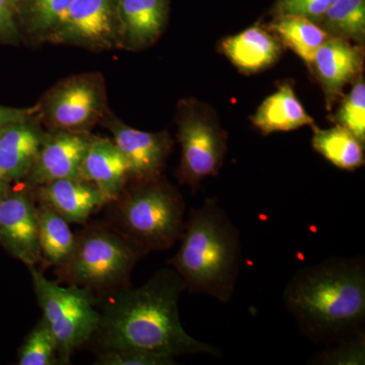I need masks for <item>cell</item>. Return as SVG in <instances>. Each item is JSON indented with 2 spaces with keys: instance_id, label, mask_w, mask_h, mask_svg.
<instances>
[{
  "instance_id": "6da1fadb",
  "label": "cell",
  "mask_w": 365,
  "mask_h": 365,
  "mask_svg": "<svg viewBox=\"0 0 365 365\" xmlns=\"http://www.w3.org/2000/svg\"><path fill=\"white\" fill-rule=\"evenodd\" d=\"M185 290L182 278L170 267L160 269L141 287L100 297L93 336L100 351L141 350L174 359L195 354L222 359L220 348L195 339L182 327L179 302Z\"/></svg>"
},
{
  "instance_id": "7a4b0ae2",
  "label": "cell",
  "mask_w": 365,
  "mask_h": 365,
  "mask_svg": "<svg viewBox=\"0 0 365 365\" xmlns=\"http://www.w3.org/2000/svg\"><path fill=\"white\" fill-rule=\"evenodd\" d=\"M282 299L299 330L316 342L335 343L364 331V260L333 257L299 269Z\"/></svg>"
},
{
  "instance_id": "3957f363",
  "label": "cell",
  "mask_w": 365,
  "mask_h": 365,
  "mask_svg": "<svg viewBox=\"0 0 365 365\" xmlns=\"http://www.w3.org/2000/svg\"><path fill=\"white\" fill-rule=\"evenodd\" d=\"M180 242L168 264L187 292L228 304L241 270V232L216 199L206 198L190 211Z\"/></svg>"
},
{
  "instance_id": "277c9868",
  "label": "cell",
  "mask_w": 365,
  "mask_h": 365,
  "mask_svg": "<svg viewBox=\"0 0 365 365\" xmlns=\"http://www.w3.org/2000/svg\"><path fill=\"white\" fill-rule=\"evenodd\" d=\"M132 182L115 201L120 232L145 255L172 248L186 223L184 198L162 176Z\"/></svg>"
},
{
  "instance_id": "5b68a950",
  "label": "cell",
  "mask_w": 365,
  "mask_h": 365,
  "mask_svg": "<svg viewBox=\"0 0 365 365\" xmlns=\"http://www.w3.org/2000/svg\"><path fill=\"white\" fill-rule=\"evenodd\" d=\"M143 256L145 254L119 230L91 225L76 237L71 258L56 272L62 282L102 297L131 287L132 271Z\"/></svg>"
},
{
  "instance_id": "8992f818",
  "label": "cell",
  "mask_w": 365,
  "mask_h": 365,
  "mask_svg": "<svg viewBox=\"0 0 365 365\" xmlns=\"http://www.w3.org/2000/svg\"><path fill=\"white\" fill-rule=\"evenodd\" d=\"M43 319L58 343L62 364H69L78 348L93 339L100 312L97 295L76 285L61 287L36 269L28 267Z\"/></svg>"
},
{
  "instance_id": "52a82bcc",
  "label": "cell",
  "mask_w": 365,
  "mask_h": 365,
  "mask_svg": "<svg viewBox=\"0 0 365 365\" xmlns=\"http://www.w3.org/2000/svg\"><path fill=\"white\" fill-rule=\"evenodd\" d=\"M177 139L181 145L178 179L195 191L204 180L216 177L227 153V134L215 113L188 98L178 107Z\"/></svg>"
},
{
  "instance_id": "ba28073f",
  "label": "cell",
  "mask_w": 365,
  "mask_h": 365,
  "mask_svg": "<svg viewBox=\"0 0 365 365\" xmlns=\"http://www.w3.org/2000/svg\"><path fill=\"white\" fill-rule=\"evenodd\" d=\"M36 107L38 122L48 130L91 133L109 112L104 76L85 72L61 79Z\"/></svg>"
},
{
  "instance_id": "9c48e42d",
  "label": "cell",
  "mask_w": 365,
  "mask_h": 365,
  "mask_svg": "<svg viewBox=\"0 0 365 365\" xmlns=\"http://www.w3.org/2000/svg\"><path fill=\"white\" fill-rule=\"evenodd\" d=\"M46 43L98 52L122 49L119 0H74Z\"/></svg>"
},
{
  "instance_id": "30bf717a",
  "label": "cell",
  "mask_w": 365,
  "mask_h": 365,
  "mask_svg": "<svg viewBox=\"0 0 365 365\" xmlns=\"http://www.w3.org/2000/svg\"><path fill=\"white\" fill-rule=\"evenodd\" d=\"M0 245L26 267L40 263L38 206L26 186L11 189L0 201Z\"/></svg>"
},
{
  "instance_id": "8fae6325",
  "label": "cell",
  "mask_w": 365,
  "mask_h": 365,
  "mask_svg": "<svg viewBox=\"0 0 365 365\" xmlns=\"http://www.w3.org/2000/svg\"><path fill=\"white\" fill-rule=\"evenodd\" d=\"M111 132L113 140L129 165L130 181H143L162 176L173 140L167 131L146 132L133 128L111 112L100 122Z\"/></svg>"
},
{
  "instance_id": "7c38bea8",
  "label": "cell",
  "mask_w": 365,
  "mask_h": 365,
  "mask_svg": "<svg viewBox=\"0 0 365 365\" xmlns=\"http://www.w3.org/2000/svg\"><path fill=\"white\" fill-rule=\"evenodd\" d=\"M93 135L91 133L49 130L44 139L30 172L25 178L29 188L67 179L81 178V168Z\"/></svg>"
},
{
  "instance_id": "4fadbf2b",
  "label": "cell",
  "mask_w": 365,
  "mask_h": 365,
  "mask_svg": "<svg viewBox=\"0 0 365 365\" xmlns=\"http://www.w3.org/2000/svg\"><path fill=\"white\" fill-rule=\"evenodd\" d=\"M364 46L331 36L314 55L311 71L324 91L327 109L343 97V91L362 74Z\"/></svg>"
},
{
  "instance_id": "5bb4252c",
  "label": "cell",
  "mask_w": 365,
  "mask_h": 365,
  "mask_svg": "<svg viewBox=\"0 0 365 365\" xmlns=\"http://www.w3.org/2000/svg\"><path fill=\"white\" fill-rule=\"evenodd\" d=\"M30 189L40 204L52 208L69 223L83 225L91 215L110 204L95 184L81 178L55 180Z\"/></svg>"
},
{
  "instance_id": "9a60e30c",
  "label": "cell",
  "mask_w": 365,
  "mask_h": 365,
  "mask_svg": "<svg viewBox=\"0 0 365 365\" xmlns=\"http://www.w3.org/2000/svg\"><path fill=\"white\" fill-rule=\"evenodd\" d=\"M81 178L95 184L113 203L130 182L128 162L113 139L93 135L81 163Z\"/></svg>"
},
{
  "instance_id": "2e32d148",
  "label": "cell",
  "mask_w": 365,
  "mask_h": 365,
  "mask_svg": "<svg viewBox=\"0 0 365 365\" xmlns=\"http://www.w3.org/2000/svg\"><path fill=\"white\" fill-rule=\"evenodd\" d=\"M122 50L141 51L158 42L169 19L170 0H119Z\"/></svg>"
},
{
  "instance_id": "e0dca14e",
  "label": "cell",
  "mask_w": 365,
  "mask_h": 365,
  "mask_svg": "<svg viewBox=\"0 0 365 365\" xmlns=\"http://www.w3.org/2000/svg\"><path fill=\"white\" fill-rule=\"evenodd\" d=\"M220 51L242 73L253 74L273 66L283 46L266 26H252L237 35L225 38Z\"/></svg>"
},
{
  "instance_id": "ac0fdd59",
  "label": "cell",
  "mask_w": 365,
  "mask_h": 365,
  "mask_svg": "<svg viewBox=\"0 0 365 365\" xmlns=\"http://www.w3.org/2000/svg\"><path fill=\"white\" fill-rule=\"evenodd\" d=\"M251 122L264 135L314 125V120L295 95L294 86L288 81L278 86L277 91L262 102Z\"/></svg>"
},
{
  "instance_id": "d6986e66",
  "label": "cell",
  "mask_w": 365,
  "mask_h": 365,
  "mask_svg": "<svg viewBox=\"0 0 365 365\" xmlns=\"http://www.w3.org/2000/svg\"><path fill=\"white\" fill-rule=\"evenodd\" d=\"M266 28L287 47L297 54L309 68L321 46L331 37L318 24L302 16H276Z\"/></svg>"
},
{
  "instance_id": "ffe728a7",
  "label": "cell",
  "mask_w": 365,
  "mask_h": 365,
  "mask_svg": "<svg viewBox=\"0 0 365 365\" xmlns=\"http://www.w3.org/2000/svg\"><path fill=\"white\" fill-rule=\"evenodd\" d=\"M41 263L46 267L61 268L73 254L76 235L69 222L44 204L38 206Z\"/></svg>"
},
{
  "instance_id": "44dd1931",
  "label": "cell",
  "mask_w": 365,
  "mask_h": 365,
  "mask_svg": "<svg viewBox=\"0 0 365 365\" xmlns=\"http://www.w3.org/2000/svg\"><path fill=\"white\" fill-rule=\"evenodd\" d=\"M74 0H16L24 42L44 44Z\"/></svg>"
},
{
  "instance_id": "7402d4cb",
  "label": "cell",
  "mask_w": 365,
  "mask_h": 365,
  "mask_svg": "<svg viewBox=\"0 0 365 365\" xmlns=\"http://www.w3.org/2000/svg\"><path fill=\"white\" fill-rule=\"evenodd\" d=\"M312 145L328 162L344 170H355L364 167V143L349 130L336 124L332 128L321 129L316 125Z\"/></svg>"
},
{
  "instance_id": "603a6c76",
  "label": "cell",
  "mask_w": 365,
  "mask_h": 365,
  "mask_svg": "<svg viewBox=\"0 0 365 365\" xmlns=\"http://www.w3.org/2000/svg\"><path fill=\"white\" fill-rule=\"evenodd\" d=\"M318 25L330 36L364 45L365 0H335Z\"/></svg>"
},
{
  "instance_id": "cb8c5ba5",
  "label": "cell",
  "mask_w": 365,
  "mask_h": 365,
  "mask_svg": "<svg viewBox=\"0 0 365 365\" xmlns=\"http://www.w3.org/2000/svg\"><path fill=\"white\" fill-rule=\"evenodd\" d=\"M18 360L20 365L62 364L58 343L44 319L26 335L19 350Z\"/></svg>"
},
{
  "instance_id": "d4e9b609",
  "label": "cell",
  "mask_w": 365,
  "mask_h": 365,
  "mask_svg": "<svg viewBox=\"0 0 365 365\" xmlns=\"http://www.w3.org/2000/svg\"><path fill=\"white\" fill-rule=\"evenodd\" d=\"M338 111L334 115V123L344 127L365 143V81L364 74L352 83L349 93L343 96Z\"/></svg>"
},
{
  "instance_id": "484cf974",
  "label": "cell",
  "mask_w": 365,
  "mask_h": 365,
  "mask_svg": "<svg viewBox=\"0 0 365 365\" xmlns=\"http://www.w3.org/2000/svg\"><path fill=\"white\" fill-rule=\"evenodd\" d=\"M336 345L314 355L311 364L321 365L365 364V334L360 331L347 336Z\"/></svg>"
},
{
  "instance_id": "4316f807",
  "label": "cell",
  "mask_w": 365,
  "mask_h": 365,
  "mask_svg": "<svg viewBox=\"0 0 365 365\" xmlns=\"http://www.w3.org/2000/svg\"><path fill=\"white\" fill-rule=\"evenodd\" d=\"M96 365H173L174 357L141 350H103Z\"/></svg>"
},
{
  "instance_id": "83f0119b",
  "label": "cell",
  "mask_w": 365,
  "mask_h": 365,
  "mask_svg": "<svg viewBox=\"0 0 365 365\" xmlns=\"http://www.w3.org/2000/svg\"><path fill=\"white\" fill-rule=\"evenodd\" d=\"M334 2L335 0H277L273 14L302 16L319 24Z\"/></svg>"
},
{
  "instance_id": "f1b7e54d",
  "label": "cell",
  "mask_w": 365,
  "mask_h": 365,
  "mask_svg": "<svg viewBox=\"0 0 365 365\" xmlns=\"http://www.w3.org/2000/svg\"><path fill=\"white\" fill-rule=\"evenodd\" d=\"M35 158L23 151L0 148V177L11 182L25 179Z\"/></svg>"
},
{
  "instance_id": "f546056e",
  "label": "cell",
  "mask_w": 365,
  "mask_h": 365,
  "mask_svg": "<svg viewBox=\"0 0 365 365\" xmlns=\"http://www.w3.org/2000/svg\"><path fill=\"white\" fill-rule=\"evenodd\" d=\"M24 42L16 0H0V43L19 45Z\"/></svg>"
},
{
  "instance_id": "4dcf8cb0",
  "label": "cell",
  "mask_w": 365,
  "mask_h": 365,
  "mask_svg": "<svg viewBox=\"0 0 365 365\" xmlns=\"http://www.w3.org/2000/svg\"><path fill=\"white\" fill-rule=\"evenodd\" d=\"M32 120H37L36 105L29 108L6 107L0 105V134L13 125Z\"/></svg>"
},
{
  "instance_id": "1f68e13d",
  "label": "cell",
  "mask_w": 365,
  "mask_h": 365,
  "mask_svg": "<svg viewBox=\"0 0 365 365\" xmlns=\"http://www.w3.org/2000/svg\"><path fill=\"white\" fill-rule=\"evenodd\" d=\"M11 190V182L0 177V201L6 196V194L9 193Z\"/></svg>"
}]
</instances>
